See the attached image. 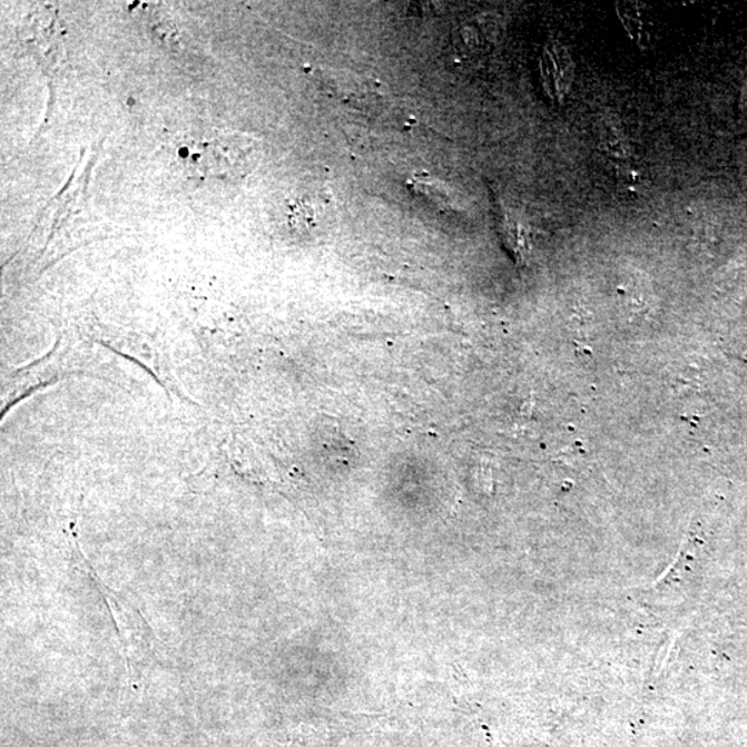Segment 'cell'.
I'll use <instances>...</instances> for the list:
<instances>
[{
  "instance_id": "6da1fadb",
  "label": "cell",
  "mask_w": 747,
  "mask_h": 747,
  "mask_svg": "<svg viewBox=\"0 0 747 747\" xmlns=\"http://www.w3.org/2000/svg\"><path fill=\"white\" fill-rule=\"evenodd\" d=\"M179 165L198 180H237L250 174L261 158V141L242 132H214L184 139Z\"/></svg>"
},
{
  "instance_id": "7a4b0ae2",
  "label": "cell",
  "mask_w": 747,
  "mask_h": 747,
  "mask_svg": "<svg viewBox=\"0 0 747 747\" xmlns=\"http://www.w3.org/2000/svg\"><path fill=\"white\" fill-rule=\"evenodd\" d=\"M322 82L338 100L353 107H373L384 99L385 88L375 79L345 70L322 72Z\"/></svg>"
},
{
  "instance_id": "3957f363",
  "label": "cell",
  "mask_w": 747,
  "mask_h": 747,
  "mask_svg": "<svg viewBox=\"0 0 747 747\" xmlns=\"http://www.w3.org/2000/svg\"><path fill=\"white\" fill-rule=\"evenodd\" d=\"M540 68L547 95L552 101H564L574 77V62L568 49L558 42L547 43Z\"/></svg>"
},
{
  "instance_id": "277c9868",
  "label": "cell",
  "mask_w": 747,
  "mask_h": 747,
  "mask_svg": "<svg viewBox=\"0 0 747 747\" xmlns=\"http://www.w3.org/2000/svg\"><path fill=\"white\" fill-rule=\"evenodd\" d=\"M22 38L27 48L37 50L39 56L51 59L61 48V26L57 16L50 9L38 11L27 19L22 28Z\"/></svg>"
},
{
  "instance_id": "5b68a950",
  "label": "cell",
  "mask_w": 747,
  "mask_h": 747,
  "mask_svg": "<svg viewBox=\"0 0 747 747\" xmlns=\"http://www.w3.org/2000/svg\"><path fill=\"white\" fill-rule=\"evenodd\" d=\"M618 13L632 41H636L640 47H643V43L647 42V33L643 31L640 11H638L632 3L620 2L618 3Z\"/></svg>"
},
{
  "instance_id": "8992f818",
  "label": "cell",
  "mask_w": 747,
  "mask_h": 747,
  "mask_svg": "<svg viewBox=\"0 0 747 747\" xmlns=\"http://www.w3.org/2000/svg\"><path fill=\"white\" fill-rule=\"evenodd\" d=\"M601 139L603 145L608 148L610 153H613L615 156H625L626 142L621 139L620 130L616 129L613 125L609 122L603 125L601 128Z\"/></svg>"
},
{
  "instance_id": "52a82bcc",
  "label": "cell",
  "mask_w": 747,
  "mask_h": 747,
  "mask_svg": "<svg viewBox=\"0 0 747 747\" xmlns=\"http://www.w3.org/2000/svg\"><path fill=\"white\" fill-rule=\"evenodd\" d=\"M740 106H743V112L747 121V79L744 85L743 96H740Z\"/></svg>"
}]
</instances>
